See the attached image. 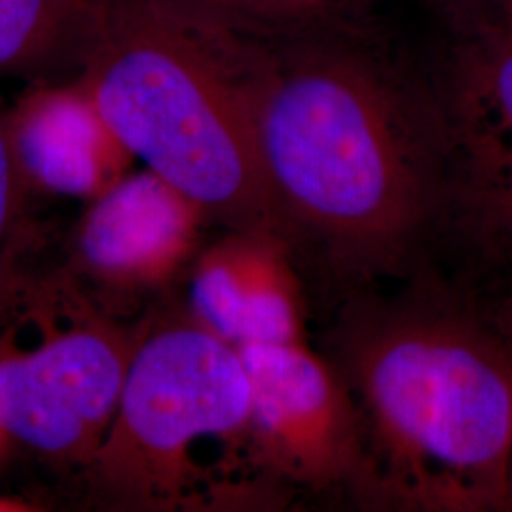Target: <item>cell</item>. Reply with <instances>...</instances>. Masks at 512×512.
Segmentation results:
<instances>
[{"instance_id": "7", "label": "cell", "mask_w": 512, "mask_h": 512, "mask_svg": "<svg viewBox=\"0 0 512 512\" xmlns=\"http://www.w3.org/2000/svg\"><path fill=\"white\" fill-rule=\"evenodd\" d=\"M126 368L118 348L93 332L0 359V429L42 452L74 450L118 412Z\"/></svg>"}, {"instance_id": "11", "label": "cell", "mask_w": 512, "mask_h": 512, "mask_svg": "<svg viewBox=\"0 0 512 512\" xmlns=\"http://www.w3.org/2000/svg\"><path fill=\"white\" fill-rule=\"evenodd\" d=\"M95 0H0V76L82 71Z\"/></svg>"}, {"instance_id": "4", "label": "cell", "mask_w": 512, "mask_h": 512, "mask_svg": "<svg viewBox=\"0 0 512 512\" xmlns=\"http://www.w3.org/2000/svg\"><path fill=\"white\" fill-rule=\"evenodd\" d=\"M122 450L150 497L175 505L215 486L200 458L241 505L289 499L256 458L251 382L238 348L200 323L156 330L128 359L118 404Z\"/></svg>"}, {"instance_id": "2", "label": "cell", "mask_w": 512, "mask_h": 512, "mask_svg": "<svg viewBox=\"0 0 512 512\" xmlns=\"http://www.w3.org/2000/svg\"><path fill=\"white\" fill-rule=\"evenodd\" d=\"M336 351L359 425V505L503 512L512 355L494 310L439 293L365 306Z\"/></svg>"}, {"instance_id": "15", "label": "cell", "mask_w": 512, "mask_h": 512, "mask_svg": "<svg viewBox=\"0 0 512 512\" xmlns=\"http://www.w3.org/2000/svg\"><path fill=\"white\" fill-rule=\"evenodd\" d=\"M494 315L497 323H499V327L503 330V334H505V338H507V342H509L512 355V294L495 308ZM503 512H512V450L511 465H509V482H507V495H505Z\"/></svg>"}, {"instance_id": "10", "label": "cell", "mask_w": 512, "mask_h": 512, "mask_svg": "<svg viewBox=\"0 0 512 512\" xmlns=\"http://www.w3.org/2000/svg\"><path fill=\"white\" fill-rule=\"evenodd\" d=\"M203 211L150 169L95 198L80 234L86 262L109 277L156 283L190 255Z\"/></svg>"}, {"instance_id": "5", "label": "cell", "mask_w": 512, "mask_h": 512, "mask_svg": "<svg viewBox=\"0 0 512 512\" xmlns=\"http://www.w3.org/2000/svg\"><path fill=\"white\" fill-rule=\"evenodd\" d=\"M429 80L448 209L486 249L512 258V23L444 37Z\"/></svg>"}, {"instance_id": "12", "label": "cell", "mask_w": 512, "mask_h": 512, "mask_svg": "<svg viewBox=\"0 0 512 512\" xmlns=\"http://www.w3.org/2000/svg\"><path fill=\"white\" fill-rule=\"evenodd\" d=\"M198 25L247 40L293 33L334 10L327 0H156Z\"/></svg>"}, {"instance_id": "8", "label": "cell", "mask_w": 512, "mask_h": 512, "mask_svg": "<svg viewBox=\"0 0 512 512\" xmlns=\"http://www.w3.org/2000/svg\"><path fill=\"white\" fill-rule=\"evenodd\" d=\"M194 321L234 348L306 342V302L291 243L238 230L202 256L192 275Z\"/></svg>"}, {"instance_id": "13", "label": "cell", "mask_w": 512, "mask_h": 512, "mask_svg": "<svg viewBox=\"0 0 512 512\" xmlns=\"http://www.w3.org/2000/svg\"><path fill=\"white\" fill-rule=\"evenodd\" d=\"M444 37L490 33L512 23V0H427Z\"/></svg>"}, {"instance_id": "9", "label": "cell", "mask_w": 512, "mask_h": 512, "mask_svg": "<svg viewBox=\"0 0 512 512\" xmlns=\"http://www.w3.org/2000/svg\"><path fill=\"white\" fill-rule=\"evenodd\" d=\"M23 183L71 198H97L126 175L131 154L110 131L82 78L44 86L6 112Z\"/></svg>"}, {"instance_id": "3", "label": "cell", "mask_w": 512, "mask_h": 512, "mask_svg": "<svg viewBox=\"0 0 512 512\" xmlns=\"http://www.w3.org/2000/svg\"><path fill=\"white\" fill-rule=\"evenodd\" d=\"M80 78L110 131L205 217L289 239L256 150L241 38L156 0H95Z\"/></svg>"}, {"instance_id": "1", "label": "cell", "mask_w": 512, "mask_h": 512, "mask_svg": "<svg viewBox=\"0 0 512 512\" xmlns=\"http://www.w3.org/2000/svg\"><path fill=\"white\" fill-rule=\"evenodd\" d=\"M256 150L289 239L353 274L399 270L448 209L429 69L336 8L243 40Z\"/></svg>"}, {"instance_id": "6", "label": "cell", "mask_w": 512, "mask_h": 512, "mask_svg": "<svg viewBox=\"0 0 512 512\" xmlns=\"http://www.w3.org/2000/svg\"><path fill=\"white\" fill-rule=\"evenodd\" d=\"M251 382L256 458L289 499L348 490L359 465L355 404L340 370L306 342L238 348Z\"/></svg>"}, {"instance_id": "14", "label": "cell", "mask_w": 512, "mask_h": 512, "mask_svg": "<svg viewBox=\"0 0 512 512\" xmlns=\"http://www.w3.org/2000/svg\"><path fill=\"white\" fill-rule=\"evenodd\" d=\"M21 183L23 177L19 173L14 148L10 143L6 112L0 110V236L10 219V213L14 211V202Z\"/></svg>"}]
</instances>
